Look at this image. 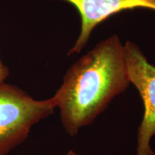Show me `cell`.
I'll return each mask as SVG.
<instances>
[{"instance_id":"cell-1","label":"cell","mask_w":155,"mask_h":155,"mask_svg":"<svg viewBox=\"0 0 155 155\" xmlns=\"http://www.w3.org/2000/svg\"><path fill=\"white\" fill-rule=\"evenodd\" d=\"M124 45L117 35L98 42L67 70L53 96L63 128L74 137L127 90Z\"/></svg>"},{"instance_id":"cell-2","label":"cell","mask_w":155,"mask_h":155,"mask_svg":"<svg viewBox=\"0 0 155 155\" xmlns=\"http://www.w3.org/2000/svg\"><path fill=\"white\" fill-rule=\"evenodd\" d=\"M53 97L35 100L18 87L0 83V155L27 139L32 126L54 113Z\"/></svg>"},{"instance_id":"cell-3","label":"cell","mask_w":155,"mask_h":155,"mask_svg":"<svg viewBox=\"0 0 155 155\" xmlns=\"http://www.w3.org/2000/svg\"><path fill=\"white\" fill-rule=\"evenodd\" d=\"M124 45L129 81L138 91L144 106L137 132V155H155L151 147L155 136V66L135 42L127 40Z\"/></svg>"},{"instance_id":"cell-4","label":"cell","mask_w":155,"mask_h":155,"mask_svg":"<svg viewBox=\"0 0 155 155\" xmlns=\"http://www.w3.org/2000/svg\"><path fill=\"white\" fill-rule=\"evenodd\" d=\"M74 6L81 19V32L68 55L80 53L93 30L108 17L121 12L144 8L155 12V0H63Z\"/></svg>"},{"instance_id":"cell-5","label":"cell","mask_w":155,"mask_h":155,"mask_svg":"<svg viewBox=\"0 0 155 155\" xmlns=\"http://www.w3.org/2000/svg\"><path fill=\"white\" fill-rule=\"evenodd\" d=\"M9 75V69L4 65L0 60V83H4V81Z\"/></svg>"},{"instance_id":"cell-6","label":"cell","mask_w":155,"mask_h":155,"mask_svg":"<svg viewBox=\"0 0 155 155\" xmlns=\"http://www.w3.org/2000/svg\"><path fill=\"white\" fill-rule=\"evenodd\" d=\"M66 155H79V154L75 152H74V151L70 150V151H68V152L67 153Z\"/></svg>"}]
</instances>
